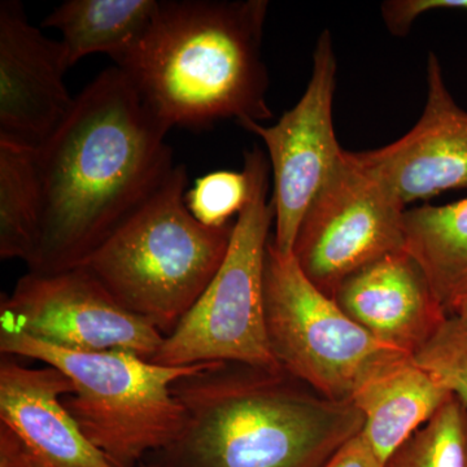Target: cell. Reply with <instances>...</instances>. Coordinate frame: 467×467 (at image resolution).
<instances>
[{
    "instance_id": "1",
    "label": "cell",
    "mask_w": 467,
    "mask_h": 467,
    "mask_svg": "<svg viewBox=\"0 0 467 467\" xmlns=\"http://www.w3.org/2000/svg\"><path fill=\"white\" fill-rule=\"evenodd\" d=\"M169 130L119 67L84 88L36 152L42 216L30 273L81 266L149 201L175 168Z\"/></svg>"
},
{
    "instance_id": "2",
    "label": "cell",
    "mask_w": 467,
    "mask_h": 467,
    "mask_svg": "<svg viewBox=\"0 0 467 467\" xmlns=\"http://www.w3.org/2000/svg\"><path fill=\"white\" fill-rule=\"evenodd\" d=\"M171 392L182 431L150 454V467H321L365 425L350 401H335L282 368L213 362Z\"/></svg>"
},
{
    "instance_id": "3",
    "label": "cell",
    "mask_w": 467,
    "mask_h": 467,
    "mask_svg": "<svg viewBox=\"0 0 467 467\" xmlns=\"http://www.w3.org/2000/svg\"><path fill=\"white\" fill-rule=\"evenodd\" d=\"M266 0L159 2L140 41L116 57L129 81L168 126H244L272 119L261 54Z\"/></svg>"
},
{
    "instance_id": "4",
    "label": "cell",
    "mask_w": 467,
    "mask_h": 467,
    "mask_svg": "<svg viewBox=\"0 0 467 467\" xmlns=\"http://www.w3.org/2000/svg\"><path fill=\"white\" fill-rule=\"evenodd\" d=\"M186 184V168L175 165L149 201L81 265L122 308L164 337L211 284L234 230V223H199L184 202Z\"/></svg>"
},
{
    "instance_id": "5",
    "label": "cell",
    "mask_w": 467,
    "mask_h": 467,
    "mask_svg": "<svg viewBox=\"0 0 467 467\" xmlns=\"http://www.w3.org/2000/svg\"><path fill=\"white\" fill-rule=\"evenodd\" d=\"M0 352L63 371L73 384L64 407L115 467H140L177 439L184 410L171 384L207 365L164 367L125 350L70 352L17 333H0Z\"/></svg>"
},
{
    "instance_id": "6",
    "label": "cell",
    "mask_w": 467,
    "mask_h": 467,
    "mask_svg": "<svg viewBox=\"0 0 467 467\" xmlns=\"http://www.w3.org/2000/svg\"><path fill=\"white\" fill-rule=\"evenodd\" d=\"M250 196L235 223L225 260L211 284L150 361L182 368L241 362L281 368L267 342L264 282L275 205L267 201L269 159L259 146L244 152Z\"/></svg>"
},
{
    "instance_id": "7",
    "label": "cell",
    "mask_w": 467,
    "mask_h": 467,
    "mask_svg": "<svg viewBox=\"0 0 467 467\" xmlns=\"http://www.w3.org/2000/svg\"><path fill=\"white\" fill-rule=\"evenodd\" d=\"M264 310L267 342L279 367L335 401H350L371 378L408 353L350 319L319 291L294 254L267 244Z\"/></svg>"
},
{
    "instance_id": "8",
    "label": "cell",
    "mask_w": 467,
    "mask_h": 467,
    "mask_svg": "<svg viewBox=\"0 0 467 467\" xmlns=\"http://www.w3.org/2000/svg\"><path fill=\"white\" fill-rule=\"evenodd\" d=\"M404 213V202L343 150L301 220L292 254L306 278L333 297L353 273L405 250Z\"/></svg>"
},
{
    "instance_id": "9",
    "label": "cell",
    "mask_w": 467,
    "mask_h": 467,
    "mask_svg": "<svg viewBox=\"0 0 467 467\" xmlns=\"http://www.w3.org/2000/svg\"><path fill=\"white\" fill-rule=\"evenodd\" d=\"M0 333L26 335L70 352L125 350L150 359L164 335L122 308L84 269L27 273L0 303Z\"/></svg>"
},
{
    "instance_id": "10",
    "label": "cell",
    "mask_w": 467,
    "mask_h": 467,
    "mask_svg": "<svg viewBox=\"0 0 467 467\" xmlns=\"http://www.w3.org/2000/svg\"><path fill=\"white\" fill-rule=\"evenodd\" d=\"M337 70L333 38L324 30L313 55L309 84L299 103L275 125L252 122L242 126L265 143L275 178L272 242L284 254H292L306 209L342 156L333 122Z\"/></svg>"
},
{
    "instance_id": "11",
    "label": "cell",
    "mask_w": 467,
    "mask_h": 467,
    "mask_svg": "<svg viewBox=\"0 0 467 467\" xmlns=\"http://www.w3.org/2000/svg\"><path fill=\"white\" fill-rule=\"evenodd\" d=\"M61 41L32 26L23 3H0V143L38 152L75 107Z\"/></svg>"
},
{
    "instance_id": "12",
    "label": "cell",
    "mask_w": 467,
    "mask_h": 467,
    "mask_svg": "<svg viewBox=\"0 0 467 467\" xmlns=\"http://www.w3.org/2000/svg\"><path fill=\"white\" fill-rule=\"evenodd\" d=\"M72 392L58 368H30L2 356L0 467H115L64 407Z\"/></svg>"
},
{
    "instance_id": "13",
    "label": "cell",
    "mask_w": 467,
    "mask_h": 467,
    "mask_svg": "<svg viewBox=\"0 0 467 467\" xmlns=\"http://www.w3.org/2000/svg\"><path fill=\"white\" fill-rule=\"evenodd\" d=\"M427 88L422 116L404 137L382 149L350 152L404 205L467 186V112L451 97L432 52Z\"/></svg>"
},
{
    "instance_id": "14",
    "label": "cell",
    "mask_w": 467,
    "mask_h": 467,
    "mask_svg": "<svg viewBox=\"0 0 467 467\" xmlns=\"http://www.w3.org/2000/svg\"><path fill=\"white\" fill-rule=\"evenodd\" d=\"M350 319L387 346L416 356L448 318L425 272L407 251L353 273L333 297Z\"/></svg>"
},
{
    "instance_id": "15",
    "label": "cell",
    "mask_w": 467,
    "mask_h": 467,
    "mask_svg": "<svg viewBox=\"0 0 467 467\" xmlns=\"http://www.w3.org/2000/svg\"><path fill=\"white\" fill-rule=\"evenodd\" d=\"M453 396L414 356H405L368 379L352 402L365 418L361 434L378 459L386 462L393 451L427 422Z\"/></svg>"
},
{
    "instance_id": "16",
    "label": "cell",
    "mask_w": 467,
    "mask_h": 467,
    "mask_svg": "<svg viewBox=\"0 0 467 467\" xmlns=\"http://www.w3.org/2000/svg\"><path fill=\"white\" fill-rule=\"evenodd\" d=\"M404 236L405 251L422 267L436 300L451 317L467 294V198L405 211Z\"/></svg>"
},
{
    "instance_id": "17",
    "label": "cell",
    "mask_w": 467,
    "mask_h": 467,
    "mask_svg": "<svg viewBox=\"0 0 467 467\" xmlns=\"http://www.w3.org/2000/svg\"><path fill=\"white\" fill-rule=\"evenodd\" d=\"M158 0H67L43 21L60 30L72 67L88 55L107 54L115 60L133 47L152 23Z\"/></svg>"
},
{
    "instance_id": "18",
    "label": "cell",
    "mask_w": 467,
    "mask_h": 467,
    "mask_svg": "<svg viewBox=\"0 0 467 467\" xmlns=\"http://www.w3.org/2000/svg\"><path fill=\"white\" fill-rule=\"evenodd\" d=\"M42 199L36 152L0 143V257L32 259L39 226Z\"/></svg>"
},
{
    "instance_id": "19",
    "label": "cell",
    "mask_w": 467,
    "mask_h": 467,
    "mask_svg": "<svg viewBox=\"0 0 467 467\" xmlns=\"http://www.w3.org/2000/svg\"><path fill=\"white\" fill-rule=\"evenodd\" d=\"M383 467H467V408L457 396L393 451Z\"/></svg>"
},
{
    "instance_id": "20",
    "label": "cell",
    "mask_w": 467,
    "mask_h": 467,
    "mask_svg": "<svg viewBox=\"0 0 467 467\" xmlns=\"http://www.w3.org/2000/svg\"><path fill=\"white\" fill-rule=\"evenodd\" d=\"M250 196L244 171H213L199 178L186 192L184 202L190 213L209 227L229 225L230 218L241 213Z\"/></svg>"
},
{
    "instance_id": "21",
    "label": "cell",
    "mask_w": 467,
    "mask_h": 467,
    "mask_svg": "<svg viewBox=\"0 0 467 467\" xmlns=\"http://www.w3.org/2000/svg\"><path fill=\"white\" fill-rule=\"evenodd\" d=\"M467 408V328L448 317L432 339L414 356Z\"/></svg>"
},
{
    "instance_id": "22",
    "label": "cell",
    "mask_w": 467,
    "mask_h": 467,
    "mask_svg": "<svg viewBox=\"0 0 467 467\" xmlns=\"http://www.w3.org/2000/svg\"><path fill=\"white\" fill-rule=\"evenodd\" d=\"M436 9L467 11V0H387L380 12L389 32L395 36H404L418 17Z\"/></svg>"
},
{
    "instance_id": "23",
    "label": "cell",
    "mask_w": 467,
    "mask_h": 467,
    "mask_svg": "<svg viewBox=\"0 0 467 467\" xmlns=\"http://www.w3.org/2000/svg\"><path fill=\"white\" fill-rule=\"evenodd\" d=\"M361 432L343 445L321 467H383Z\"/></svg>"
},
{
    "instance_id": "24",
    "label": "cell",
    "mask_w": 467,
    "mask_h": 467,
    "mask_svg": "<svg viewBox=\"0 0 467 467\" xmlns=\"http://www.w3.org/2000/svg\"><path fill=\"white\" fill-rule=\"evenodd\" d=\"M451 317L459 319L460 324H462L467 328V294L465 296L461 297L459 303L454 306Z\"/></svg>"
},
{
    "instance_id": "25",
    "label": "cell",
    "mask_w": 467,
    "mask_h": 467,
    "mask_svg": "<svg viewBox=\"0 0 467 467\" xmlns=\"http://www.w3.org/2000/svg\"><path fill=\"white\" fill-rule=\"evenodd\" d=\"M140 467H150V465H147L146 462H142L140 463Z\"/></svg>"
}]
</instances>
